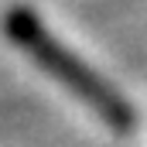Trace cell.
<instances>
[{"label": "cell", "instance_id": "6da1fadb", "mask_svg": "<svg viewBox=\"0 0 147 147\" xmlns=\"http://www.w3.org/2000/svg\"><path fill=\"white\" fill-rule=\"evenodd\" d=\"M3 34L10 38L38 69H45L58 86H65L75 99H82L106 127L120 130V134L134 130L137 113L130 106V99H123L96 69H89L79 55H72L58 38L38 21V14L31 7H10L3 14Z\"/></svg>", "mask_w": 147, "mask_h": 147}]
</instances>
